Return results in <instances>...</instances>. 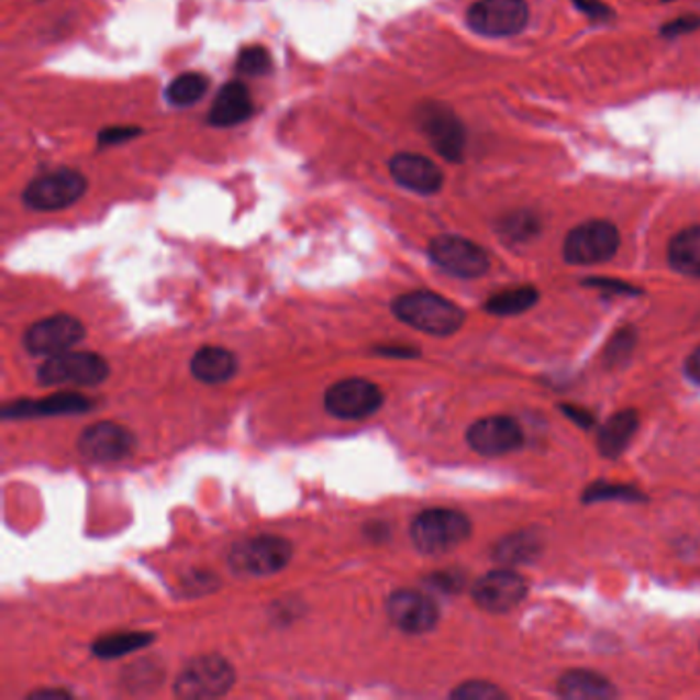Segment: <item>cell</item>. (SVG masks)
Segmentation results:
<instances>
[{"instance_id":"obj_1","label":"cell","mask_w":700,"mask_h":700,"mask_svg":"<svg viewBox=\"0 0 700 700\" xmlns=\"http://www.w3.org/2000/svg\"><path fill=\"white\" fill-rule=\"evenodd\" d=\"M392 314L421 333L448 337L465 325V311L448 298L418 290L392 300Z\"/></svg>"},{"instance_id":"obj_2","label":"cell","mask_w":700,"mask_h":700,"mask_svg":"<svg viewBox=\"0 0 700 700\" xmlns=\"http://www.w3.org/2000/svg\"><path fill=\"white\" fill-rule=\"evenodd\" d=\"M470 536V522L456 510H425L411 524V541L423 555H442Z\"/></svg>"},{"instance_id":"obj_3","label":"cell","mask_w":700,"mask_h":700,"mask_svg":"<svg viewBox=\"0 0 700 700\" xmlns=\"http://www.w3.org/2000/svg\"><path fill=\"white\" fill-rule=\"evenodd\" d=\"M110 376L108 359L93 352H64L46 358L37 370V382L44 387H97Z\"/></svg>"},{"instance_id":"obj_4","label":"cell","mask_w":700,"mask_h":700,"mask_svg":"<svg viewBox=\"0 0 700 700\" xmlns=\"http://www.w3.org/2000/svg\"><path fill=\"white\" fill-rule=\"evenodd\" d=\"M295 557V546L290 541L264 534L236 543L231 551V565L241 576L265 577L280 574Z\"/></svg>"},{"instance_id":"obj_5","label":"cell","mask_w":700,"mask_h":700,"mask_svg":"<svg viewBox=\"0 0 700 700\" xmlns=\"http://www.w3.org/2000/svg\"><path fill=\"white\" fill-rule=\"evenodd\" d=\"M234 668L220 655H202L187 664L173 686L179 699H219L234 686Z\"/></svg>"},{"instance_id":"obj_6","label":"cell","mask_w":700,"mask_h":700,"mask_svg":"<svg viewBox=\"0 0 700 700\" xmlns=\"http://www.w3.org/2000/svg\"><path fill=\"white\" fill-rule=\"evenodd\" d=\"M621 249V233L608 220H590L576 226L563 243V257L571 265H598Z\"/></svg>"},{"instance_id":"obj_7","label":"cell","mask_w":700,"mask_h":700,"mask_svg":"<svg viewBox=\"0 0 700 700\" xmlns=\"http://www.w3.org/2000/svg\"><path fill=\"white\" fill-rule=\"evenodd\" d=\"M87 177L75 169H58L35 177L23 191V203L33 212H58L87 193Z\"/></svg>"},{"instance_id":"obj_8","label":"cell","mask_w":700,"mask_h":700,"mask_svg":"<svg viewBox=\"0 0 700 700\" xmlns=\"http://www.w3.org/2000/svg\"><path fill=\"white\" fill-rule=\"evenodd\" d=\"M415 118L423 136L434 146L437 155L451 163H460L465 158L467 130L448 105L427 101L418 110Z\"/></svg>"},{"instance_id":"obj_9","label":"cell","mask_w":700,"mask_h":700,"mask_svg":"<svg viewBox=\"0 0 700 700\" xmlns=\"http://www.w3.org/2000/svg\"><path fill=\"white\" fill-rule=\"evenodd\" d=\"M526 0H477L467 11L468 27L482 37H512L529 25Z\"/></svg>"},{"instance_id":"obj_10","label":"cell","mask_w":700,"mask_h":700,"mask_svg":"<svg viewBox=\"0 0 700 700\" xmlns=\"http://www.w3.org/2000/svg\"><path fill=\"white\" fill-rule=\"evenodd\" d=\"M432 262L446 274L463 280L481 278L489 271V255L481 245L456 234H440L430 243Z\"/></svg>"},{"instance_id":"obj_11","label":"cell","mask_w":700,"mask_h":700,"mask_svg":"<svg viewBox=\"0 0 700 700\" xmlns=\"http://www.w3.org/2000/svg\"><path fill=\"white\" fill-rule=\"evenodd\" d=\"M385 403V392L366 378L340 380L325 392V409L337 420H366Z\"/></svg>"},{"instance_id":"obj_12","label":"cell","mask_w":700,"mask_h":700,"mask_svg":"<svg viewBox=\"0 0 700 700\" xmlns=\"http://www.w3.org/2000/svg\"><path fill=\"white\" fill-rule=\"evenodd\" d=\"M87 337V329L70 314H54L44 321L33 323L25 331L23 345L32 356L52 358L64 352H70L78 343Z\"/></svg>"},{"instance_id":"obj_13","label":"cell","mask_w":700,"mask_h":700,"mask_svg":"<svg viewBox=\"0 0 700 700\" xmlns=\"http://www.w3.org/2000/svg\"><path fill=\"white\" fill-rule=\"evenodd\" d=\"M77 446L87 460L120 463L136 448V437L115 421H99L80 434Z\"/></svg>"},{"instance_id":"obj_14","label":"cell","mask_w":700,"mask_h":700,"mask_svg":"<svg viewBox=\"0 0 700 700\" xmlns=\"http://www.w3.org/2000/svg\"><path fill=\"white\" fill-rule=\"evenodd\" d=\"M526 593H529L526 579L510 569L489 571L479 577L477 584L473 586L475 604L493 614H503L520 607Z\"/></svg>"},{"instance_id":"obj_15","label":"cell","mask_w":700,"mask_h":700,"mask_svg":"<svg viewBox=\"0 0 700 700\" xmlns=\"http://www.w3.org/2000/svg\"><path fill=\"white\" fill-rule=\"evenodd\" d=\"M390 623L407 635H425L436 629L440 610L432 598L415 590H397L387 600Z\"/></svg>"},{"instance_id":"obj_16","label":"cell","mask_w":700,"mask_h":700,"mask_svg":"<svg viewBox=\"0 0 700 700\" xmlns=\"http://www.w3.org/2000/svg\"><path fill=\"white\" fill-rule=\"evenodd\" d=\"M468 446L481 456H505L518 451L524 434L518 421L503 415H493L475 421L467 432Z\"/></svg>"},{"instance_id":"obj_17","label":"cell","mask_w":700,"mask_h":700,"mask_svg":"<svg viewBox=\"0 0 700 700\" xmlns=\"http://www.w3.org/2000/svg\"><path fill=\"white\" fill-rule=\"evenodd\" d=\"M389 171L397 186L420 196H434L444 187V173L427 156L399 153L390 158Z\"/></svg>"},{"instance_id":"obj_18","label":"cell","mask_w":700,"mask_h":700,"mask_svg":"<svg viewBox=\"0 0 700 700\" xmlns=\"http://www.w3.org/2000/svg\"><path fill=\"white\" fill-rule=\"evenodd\" d=\"M91 401L78 392H56L37 401H16L2 409L4 420L47 418V415H77L91 409Z\"/></svg>"},{"instance_id":"obj_19","label":"cell","mask_w":700,"mask_h":700,"mask_svg":"<svg viewBox=\"0 0 700 700\" xmlns=\"http://www.w3.org/2000/svg\"><path fill=\"white\" fill-rule=\"evenodd\" d=\"M255 111L249 87L233 80L222 85L208 113V124L214 127H233L247 122Z\"/></svg>"},{"instance_id":"obj_20","label":"cell","mask_w":700,"mask_h":700,"mask_svg":"<svg viewBox=\"0 0 700 700\" xmlns=\"http://www.w3.org/2000/svg\"><path fill=\"white\" fill-rule=\"evenodd\" d=\"M238 370V362L231 349L205 345L191 358V374L203 385L229 382Z\"/></svg>"},{"instance_id":"obj_21","label":"cell","mask_w":700,"mask_h":700,"mask_svg":"<svg viewBox=\"0 0 700 700\" xmlns=\"http://www.w3.org/2000/svg\"><path fill=\"white\" fill-rule=\"evenodd\" d=\"M557 695L567 700H607L614 699L619 692L604 676L588 669H574L560 678Z\"/></svg>"},{"instance_id":"obj_22","label":"cell","mask_w":700,"mask_h":700,"mask_svg":"<svg viewBox=\"0 0 700 700\" xmlns=\"http://www.w3.org/2000/svg\"><path fill=\"white\" fill-rule=\"evenodd\" d=\"M637 411H621V413L612 415L600 430L598 451L608 458H619L637 434Z\"/></svg>"},{"instance_id":"obj_23","label":"cell","mask_w":700,"mask_h":700,"mask_svg":"<svg viewBox=\"0 0 700 700\" xmlns=\"http://www.w3.org/2000/svg\"><path fill=\"white\" fill-rule=\"evenodd\" d=\"M668 259L676 271L700 276V224L680 231L669 241Z\"/></svg>"},{"instance_id":"obj_24","label":"cell","mask_w":700,"mask_h":700,"mask_svg":"<svg viewBox=\"0 0 700 700\" xmlns=\"http://www.w3.org/2000/svg\"><path fill=\"white\" fill-rule=\"evenodd\" d=\"M210 89V78L202 73H184L173 78L165 91V99L173 108H191L202 101Z\"/></svg>"},{"instance_id":"obj_25","label":"cell","mask_w":700,"mask_h":700,"mask_svg":"<svg viewBox=\"0 0 700 700\" xmlns=\"http://www.w3.org/2000/svg\"><path fill=\"white\" fill-rule=\"evenodd\" d=\"M538 302V292L532 286H520V288H508L498 295L491 296L485 302V311L496 314V316H512L530 311Z\"/></svg>"},{"instance_id":"obj_26","label":"cell","mask_w":700,"mask_h":700,"mask_svg":"<svg viewBox=\"0 0 700 700\" xmlns=\"http://www.w3.org/2000/svg\"><path fill=\"white\" fill-rule=\"evenodd\" d=\"M541 553V538L534 532H518L508 538H503L496 551L493 559L503 565H520L529 563Z\"/></svg>"},{"instance_id":"obj_27","label":"cell","mask_w":700,"mask_h":700,"mask_svg":"<svg viewBox=\"0 0 700 700\" xmlns=\"http://www.w3.org/2000/svg\"><path fill=\"white\" fill-rule=\"evenodd\" d=\"M153 641L155 637L151 633H115L97 638L93 643V654L101 659H115L138 652L142 647H148Z\"/></svg>"},{"instance_id":"obj_28","label":"cell","mask_w":700,"mask_h":700,"mask_svg":"<svg viewBox=\"0 0 700 700\" xmlns=\"http://www.w3.org/2000/svg\"><path fill=\"white\" fill-rule=\"evenodd\" d=\"M538 231H541L538 216L526 210L512 212L499 222V234L512 243H526L534 234H538Z\"/></svg>"},{"instance_id":"obj_29","label":"cell","mask_w":700,"mask_h":700,"mask_svg":"<svg viewBox=\"0 0 700 700\" xmlns=\"http://www.w3.org/2000/svg\"><path fill=\"white\" fill-rule=\"evenodd\" d=\"M274 68V58L264 46L243 47L236 58V73L243 77H265Z\"/></svg>"},{"instance_id":"obj_30","label":"cell","mask_w":700,"mask_h":700,"mask_svg":"<svg viewBox=\"0 0 700 700\" xmlns=\"http://www.w3.org/2000/svg\"><path fill=\"white\" fill-rule=\"evenodd\" d=\"M584 501L586 503H593V501H602V499H624V501H637V499H645V496H641L637 489L629 487V485H614V482H593L588 487V491L584 493Z\"/></svg>"},{"instance_id":"obj_31","label":"cell","mask_w":700,"mask_h":700,"mask_svg":"<svg viewBox=\"0 0 700 700\" xmlns=\"http://www.w3.org/2000/svg\"><path fill=\"white\" fill-rule=\"evenodd\" d=\"M452 699L456 700H501L508 699L505 692L491 682H481V680H473L465 685L454 688L451 692Z\"/></svg>"},{"instance_id":"obj_32","label":"cell","mask_w":700,"mask_h":700,"mask_svg":"<svg viewBox=\"0 0 700 700\" xmlns=\"http://www.w3.org/2000/svg\"><path fill=\"white\" fill-rule=\"evenodd\" d=\"M141 134L142 127H136V125H110L97 134V146L108 148V146H115V144H124L132 138H138Z\"/></svg>"},{"instance_id":"obj_33","label":"cell","mask_w":700,"mask_h":700,"mask_svg":"<svg viewBox=\"0 0 700 700\" xmlns=\"http://www.w3.org/2000/svg\"><path fill=\"white\" fill-rule=\"evenodd\" d=\"M633 347H635V331L624 329L619 335H614V340L608 345V362L610 364H621L623 359L629 358Z\"/></svg>"},{"instance_id":"obj_34","label":"cell","mask_w":700,"mask_h":700,"mask_svg":"<svg viewBox=\"0 0 700 700\" xmlns=\"http://www.w3.org/2000/svg\"><path fill=\"white\" fill-rule=\"evenodd\" d=\"M574 4L584 15L596 23H607V21H612V16H614V11L602 0H574Z\"/></svg>"},{"instance_id":"obj_35","label":"cell","mask_w":700,"mask_h":700,"mask_svg":"<svg viewBox=\"0 0 700 700\" xmlns=\"http://www.w3.org/2000/svg\"><path fill=\"white\" fill-rule=\"evenodd\" d=\"M699 27L700 16L685 15L666 23V25L659 30V33H662V37H680V35H686V33L697 32Z\"/></svg>"},{"instance_id":"obj_36","label":"cell","mask_w":700,"mask_h":700,"mask_svg":"<svg viewBox=\"0 0 700 700\" xmlns=\"http://www.w3.org/2000/svg\"><path fill=\"white\" fill-rule=\"evenodd\" d=\"M588 284L600 288V290H610V292H624V295H635V292H637L635 288H631V286H626V284H621V281L588 280Z\"/></svg>"},{"instance_id":"obj_37","label":"cell","mask_w":700,"mask_h":700,"mask_svg":"<svg viewBox=\"0 0 700 700\" xmlns=\"http://www.w3.org/2000/svg\"><path fill=\"white\" fill-rule=\"evenodd\" d=\"M686 374L700 385V345L690 354V358L686 359Z\"/></svg>"},{"instance_id":"obj_38","label":"cell","mask_w":700,"mask_h":700,"mask_svg":"<svg viewBox=\"0 0 700 700\" xmlns=\"http://www.w3.org/2000/svg\"><path fill=\"white\" fill-rule=\"evenodd\" d=\"M563 411L571 418V420H576V423L579 425H584V427H590L591 425V415L588 411H584V409H576V407H563Z\"/></svg>"},{"instance_id":"obj_39","label":"cell","mask_w":700,"mask_h":700,"mask_svg":"<svg viewBox=\"0 0 700 700\" xmlns=\"http://www.w3.org/2000/svg\"><path fill=\"white\" fill-rule=\"evenodd\" d=\"M30 699H73V695H70L68 690H60V688H56V690H37V692H32V695H30Z\"/></svg>"},{"instance_id":"obj_40","label":"cell","mask_w":700,"mask_h":700,"mask_svg":"<svg viewBox=\"0 0 700 700\" xmlns=\"http://www.w3.org/2000/svg\"><path fill=\"white\" fill-rule=\"evenodd\" d=\"M664 2H674V0H664Z\"/></svg>"}]
</instances>
